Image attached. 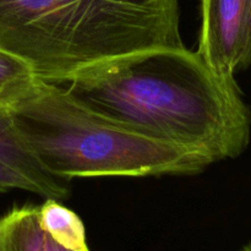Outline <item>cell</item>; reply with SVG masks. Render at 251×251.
<instances>
[{
	"label": "cell",
	"instance_id": "cell-10",
	"mask_svg": "<svg viewBox=\"0 0 251 251\" xmlns=\"http://www.w3.org/2000/svg\"><path fill=\"white\" fill-rule=\"evenodd\" d=\"M251 65V0H248L247 27H245V39L243 55L240 59L239 70H245Z\"/></svg>",
	"mask_w": 251,
	"mask_h": 251
},
{
	"label": "cell",
	"instance_id": "cell-1",
	"mask_svg": "<svg viewBox=\"0 0 251 251\" xmlns=\"http://www.w3.org/2000/svg\"><path fill=\"white\" fill-rule=\"evenodd\" d=\"M60 85L100 114L203 154L237 158L251 137V109L234 76L185 47H157L78 71Z\"/></svg>",
	"mask_w": 251,
	"mask_h": 251
},
{
	"label": "cell",
	"instance_id": "cell-11",
	"mask_svg": "<svg viewBox=\"0 0 251 251\" xmlns=\"http://www.w3.org/2000/svg\"><path fill=\"white\" fill-rule=\"evenodd\" d=\"M46 234V233H44ZM46 251H70L68 249H64L63 247L56 244L51 238H49L48 235L46 234Z\"/></svg>",
	"mask_w": 251,
	"mask_h": 251
},
{
	"label": "cell",
	"instance_id": "cell-3",
	"mask_svg": "<svg viewBox=\"0 0 251 251\" xmlns=\"http://www.w3.org/2000/svg\"><path fill=\"white\" fill-rule=\"evenodd\" d=\"M20 134L55 178L195 174L211 163L199 152L113 120L63 86L34 78L9 105Z\"/></svg>",
	"mask_w": 251,
	"mask_h": 251
},
{
	"label": "cell",
	"instance_id": "cell-5",
	"mask_svg": "<svg viewBox=\"0 0 251 251\" xmlns=\"http://www.w3.org/2000/svg\"><path fill=\"white\" fill-rule=\"evenodd\" d=\"M0 163L26 179L32 193L47 199L65 200L69 198L68 185L46 171L20 134L14 115L7 105L0 104Z\"/></svg>",
	"mask_w": 251,
	"mask_h": 251
},
{
	"label": "cell",
	"instance_id": "cell-7",
	"mask_svg": "<svg viewBox=\"0 0 251 251\" xmlns=\"http://www.w3.org/2000/svg\"><path fill=\"white\" fill-rule=\"evenodd\" d=\"M39 225L43 232L64 249L90 251L81 218L55 199H47L38 207Z\"/></svg>",
	"mask_w": 251,
	"mask_h": 251
},
{
	"label": "cell",
	"instance_id": "cell-4",
	"mask_svg": "<svg viewBox=\"0 0 251 251\" xmlns=\"http://www.w3.org/2000/svg\"><path fill=\"white\" fill-rule=\"evenodd\" d=\"M247 16L248 0H201L198 53L221 75L239 71Z\"/></svg>",
	"mask_w": 251,
	"mask_h": 251
},
{
	"label": "cell",
	"instance_id": "cell-8",
	"mask_svg": "<svg viewBox=\"0 0 251 251\" xmlns=\"http://www.w3.org/2000/svg\"><path fill=\"white\" fill-rule=\"evenodd\" d=\"M34 78L31 68L24 60L0 50V104L9 107Z\"/></svg>",
	"mask_w": 251,
	"mask_h": 251
},
{
	"label": "cell",
	"instance_id": "cell-2",
	"mask_svg": "<svg viewBox=\"0 0 251 251\" xmlns=\"http://www.w3.org/2000/svg\"><path fill=\"white\" fill-rule=\"evenodd\" d=\"M181 46L178 0H0V50L46 82L134 51Z\"/></svg>",
	"mask_w": 251,
	"mask_h": 251
},
{
	"label": "cell",
	"instance_id": "cell-6",
	"mask_svg": "<svg viewBox=\"0 0 251 251\" xmlns=\"http://www.w3.org/2000/svg\"><path fill=\"white\" fill-rule=\"evenodd\" d=\"M0 251H46L38 207H14L0 217Z\"/></svg>",
	"mask_w": 251,
	"mask_h": 251
},
{
	"label": "cell",
	"instance_id": "cell-9",
	"mask_svg": "<svg viewBox=\"0 0 251 251\" xmlns=\"http://www.w3.org/2000/svg\"><path fill=\"white\" fill-rule=\"evenodd\" d=\"M11 189H22V190L32 191V186L20 174L15 173L6 166L0 163V193H6Z\"/></svg>",
	"mask_w": 251,
	"mask_h": 251
},
{
	"label": "cell",
	"instance_id": "cell-12",
	"mask_svg": "<svg viewBox=\"0 0 251 251\" xmlns=\"http://www.w3.org/2000/svg\"><path fill=\"white\" fill-rule=\"evenodd\" d=\"M239 251H251V243H249L248 245H245V247L243 248V249H240Z\"/></svg>",
	"mask_w": 251,
	"mask_h": 251
}]
</instances>
